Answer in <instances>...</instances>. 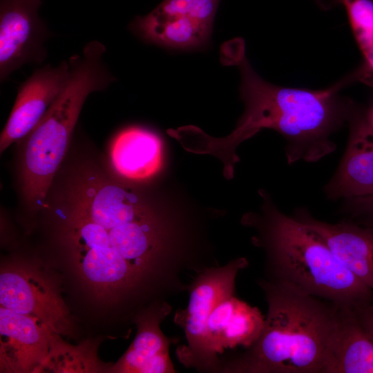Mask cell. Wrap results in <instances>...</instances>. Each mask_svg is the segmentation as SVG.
<instances>
[{
  "instance_id": "19",
  "label": "cell",
  "mask_w": 373,
  "mask_h": 373,
  "mask_svg": "<svg viewBox=\"0 0 373 373\" xmlns=\"http://www.w3.org/2000/svg\"><path fill=\"white\" fill-rule=\"evenodd\" d=\"M352 73L356 82L373 88V48L363 55V63Z\"/></svg>"
},
{
  "instance_id": "24",
  "label": "cell",
  "mask_w": 373,
  "mask_h": 373,
  "mask_svg": "<svg viewBox=\"0 0 373 373\" xmlns=\"http://www.w3.org/2000/svg\"><path fill=\"white\" fill-rule=\"evenodd\" d=\"M39 1H41V0H39Z\"/></svg>"
},
{
  "instance_id": "7",
  "label": "cell",
  "mask_w": 373,
  "mask_h": 373,
  "mask_svg": "<svg viewBox=\"0 0 373 373\" xmlns=\"http://www.w3.org/2000/svg\"><path fill=\"white\" fill-rule=\"evenodd\" d=\"M58 287L46 271L29 262L1 266V306L37 319L57 335L66 334L71 321Z\"/></svg>"
},
{
  "instance_id": "22",
  "label": "cell",
  "mask_w": 373,
  "mask_h": 373,
  "mask_svg": "<svg viewBox=\"0 0 373 373\" xmlns=\"http://www.w3.org/2000/svg\"><path fill=\"white\" fill-rule=\"evenodd\" d=\"M361 115L367 124L373 130V102L367 111L361 113Z\"/></svg>"
},
{
  "instance_id": "17",
  "label": "cell",
  "mask_w": 373,
  "mask_h": 373,
  "mask_svg": "<svg viewBox=\"0 0 373 373\" xmlns=\"http://www.w3.org/2000/svg\"><path fill=\"white\" fill-rule=\"evenodd\" d=\"M220 0H164L149 14L174 33L191 39L211 37Z\"/></svg>"
},
{
  "instance_id": "4",
  "label": "cell",
  "mask_w": 373,
  "mask_h": 373,
  "mask_svg": "<svg viewBox=\"0 0 373 373\" xmlns=\"http://www.w3.org/2000/svg\"><path fill=\"white\" fill-rule=\"evenodd\" d=\"M265 198L261 213L243 220L256 231L253 242L265 253L262 278L344 307L354 308L373 298V290L337 259L318 235Z\"/></svg>"
},
{
  "instance_id": "2",
  "label": "cell",
  "mask_w": 373,
  "mask_h": 373,
  "mask_svg": "<svg viewBox=\"0 0 373 373\" xmlns=\"http://www.w3.org/2000/svg\"><path fill=\"white\" fill-rule=\"evenodd\" d=\"M224 66H236L245 111L226 144L236 146L263 128L280 133L287 142L288 164L316 162L334 152L331 136L347 124L356 106L341 90L355 83L352 73L323 89L291 88L263 79L245 55L244 40L234 38L220 47Z\"/></svg>"
},
{
  "instance_id": "9",
  "label": "cell",
  "mask_w": 373,
  "mask_h": 373,
  "mask_svg": "<svg viewBox=\"0 0 373 373\" xmlns=\"http://www.w3.org/2000/svg\"><path fill=\"white\" fill-rule=\"evenodd\" d=\"M70 75L68 61L36 69L19 88L12 111L0 137V150L24 137L56 101Z\"/></svg>"
},
{
  "instance_id": "16",
  "label": "cell",
  "mask_w": 373,
  "mask_h": 373,
  "mask_svg": "<svg viewBox=\"0 0 373 373\" xmlns=\"http://www.w3.org/2000/svg\"><path fill=\"white\" fill-rule=\"evenodd\" d=\"M327 373H373V338L352 307L342 309Z\"/></svg>"
},
{
  "instance_id": "15",
  "label": "cell",
  "mask_w": 373,
  "mask_h": 373,
  "mask_svg": "<svg viewBox=\"0 0 373 373\" xmlns=\"http://www.w3.org/2000/svg\"><path fill=\"white\" fill-rule=\"evenodd\" d=\"M162 160V142L153 131L131 126L119 131L113 139L108 162L113 172L123 180L140 181L154 175Z\"/></svg>"
},
{
  "instance_id": "14",
  "label": "cell",
  "mask_w": 373,
  "mask_h": 373,
  "mask_svg": "<svg viewBox=\"0 0 373 373\" xmlns=\"http://www.w3.org/2000/svg\"><path fill=\"white\" fill-rule=\"evenodd\" d=\"M350 135L336 173L325 186L332 199L373 195V130L356 108L349 119Z\"/></svg>"
},
{
  "instance_id": "21",
  "label": "cell",
  "mask_w": 373,
  "mask_h": 373,
  "mask_svg": "<svg viewBox=\"0 0 373 373\" xmlns=\"http://www.w3.org/2000/svg\"><path fill=\"white\" fill-rule=\"evenodd\" d=\"M347 200L348 204H346V208L350 211L356 213L359 212L367 213L373 218V195ZM372 222H373V219L367 222V225Z\"/></svg>"
},
{
  "instance_id": "3",
  "label": "cell",
  "mask_w": 373,
  "mask_h": 373,
  "mask_svg": "<svg viewBox=\"0 0 373 373\" xmlns=\"http://www.w3.org/2000/svg\"><path fill=\"white\" fill-rule=\"evenodd\" d=\"M257 283L267 304L261 334L223 358L220 373H327L344 307L263 278Z\"/></svg>"
},
{
  "instance_id": "18",
  "label": "cell",
  "mask_w": 373,
  "mask_h": 373,
  "mask_svg": "<svg viewBox=\"0 0 373 373\" xmlns=\"http://www.w3.org/2000/svg\"><path fill=\"white\" fill-rule=\"evenodd\" d=\"M363 55L373 48V0H342Z\"/></svg>"
},
{
  "instance_id": "10",
  "label": "cell",
  "mask_w": 373,
  "mask_h": 373,
  "mask_svg": "<svg viewBox=\"0 0 373 373\" xmlns=\"http://www.w3.org/2000/svg\"><path fill=\"white\" fill-rule=\"evenodd\" d=\"M57 337L37 319L1 306V372L42 370Z\"/></svg>"
},
{
  "instance_id": "23",
  "label": "cell",
  "mask_w": 373,
  "mask_h": 373,
  "mask_svg": "<svg viewBox=\"0 0 373 373\" xmlns=\"http://www.w3.org/2000/svg\"><path fill=\"white\" fill-rule=\"evenodd\" d=\"M370 226H373V222L372 224H370Z\"/></svg>"
},
{
  "instance_id": "20",
  "label": "cell",
  "mask_w": 373,
  "mask_h": 373,
  "mask_svg": "<svg viewBox=\"0 0 373 373\" xmlns=\"http://www.w3.org/2000/svg\"><path fill=\"white\" fill-rule=\"evenodd\" d=\"M354 309L359 321L373 338V298Z\"/></svg>"
},
{
  "instance_id": "11",
  "label": "cell",
  "mask_w": 373,
  "mask_h": 373,
  "mask_svg": "<svg viewBox=\"0 0 373 373\" xmlns=\"http://www.w3.org/2000/svg\"><path fill=\"white\" fill-rule=\"evenodd\" d=\"M264 323L258 308L234 295L220 302L206 325V373H219L220 358L228 350L251 347L259 338Z\"/></svg>"
},
{
  "instance_id": "5",
  "label": "cell",
  "mask_w": 373,
  "mask_h": 373,
  "mask_svg": "<svg viewBox=\"0 0 373 373\" xmlns=\"http://www.w3.org/2000/svg\"><path fill=\"white\" fill-rule=\"evenodd\" d=\"M105 51L102 44L93 41L81 55L69 58L70 75L60 95L33 129L16 143L19 200L34 218L67 155L86 99L114 81L103 59Z\"/></svg>"
},
{
  "instance_id": "8",
  "label": "cell",
  "mask_w": 373,
  "mask_h": 373,
  "mask_svg": "<svg viewBox=\"0 0 373 373\" xmlns=\"http://www.w3.org/2000/svg\"><path fill=\"white\" fill-rule=\"evenodd\" d=\"M40 5L37 0H1V82L23 66L45 59L48 30L38 15Z\"/></svg>"
},
{
  "instance_id": "1",
  "label": "cell",
  "mask_w": 373,
  "mask_h": 373,
  "mask_svg": "<svg viewBox=\"0 0 373 373\" xmlns=\"http://www.w3.org/2000/svg\"><path fill=\"white\" fill-rule=\"evenodd\" d=\"M122 180L106 158L74 153L39 216L86 298L133 323L151 305L187 291L202 265L184 226L157 215Z\"/></svg>"
},
{
  "instance_id": "6",
  "label": "cell",
  "mask_w": 373,
  "mask_h": 373,
  "mask_svg": "<svg viewBox=\"0 0 373 373\" xmlns=\"http://www.w3.org/2000/svg\"><path fill=\"white\" fill-rule=\"evenodd\" d=\"M248 266L245 258H237L224 265L213 266L198 274L187 292L189 303L178 309L174 323L184 333L186 343L176 348L178 360L186 368L206 373L204 336L207 320L215 307L223 300L234 295L238 274Z\"/></svg>"
},
{
  "instance_id": "13",
  "label": "cell",
  "mask_w": 373,
  "mask_h": 373,
  "mask_svg": "<svg viewBox=\"0 0 373 373\" xmlns=\"http://www.w3.org/2000/svg\"><path fill=\"white\" fill-rule=\"evenodd\" d=\"M318 235L337 259L373 290V226H360L347 220L330 223L314 218L307 209L293 216Z\"/></svg>"
},
{
  "instance_id": "12",
  "label": "cell",
  "mask_w": 373,
  "mask_h": 373,
  "mask_svg": "<svg viewBox=\"0 0 373 373\" xmlns=\"http://www.w3.org/2000/svg\"><path fill=\"white\" fill-rule=\"evenodd\" d=\"M172 311L169 302H157L140 312L134 318L135 337L112 372L120 373L177 372L169 355L170 338L160 328Z\"/></svg>"
}]
</instances>
